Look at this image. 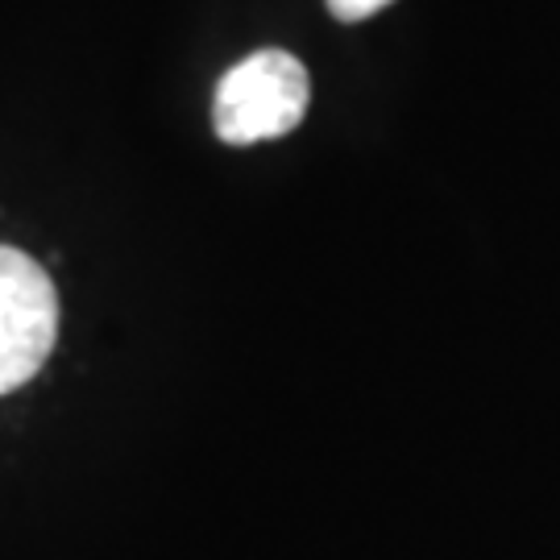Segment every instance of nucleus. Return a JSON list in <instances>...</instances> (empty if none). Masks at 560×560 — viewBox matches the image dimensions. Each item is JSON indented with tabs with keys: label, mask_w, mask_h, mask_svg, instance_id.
I'll return each instance as SVG.
<instances>
[{
	"label": "nucleus",
	"mask_w": 560,
	"mask_h": 560,
	"mask_svg": "<svg viewBox=\"0 0 560 560\" xmlns=\"http://www.w3.org/2000/svg\"><path fill=\"white\" fill-rule=\"evenodd\" d=\"M312 80L287 50H258L224 71L212 101V125L224 145H258L287 138L307 113Z\"/></svg>",
	"instance_id": "1"
},
{
	"label": "nucleus",
	"mask_w": 560,
	"mask_h": 560,
	"mask_svg": "<svg viewBox=\"0 0 560 560\" xmlns=\"http://www.w3.org/2000/svg\"><path fill=\"white\" fill-rule=\"evenodd\" d=\"M59 340V291L42 261L0 245V399L38 378Z\"/></svg>",
	"instance_id": "2"
},
{
	"label": "nucleus",
	"mask_w": 560,
	"mask_h": 560,
	"mask_svg": "<svg viewBox=\"0 0 560 560\" xmlns=\"http://www.w3.org/2000/svg\"><path fill=\"white\" fill-rule=\"evenodd\" d=\"M390 0H328V9H332V18L337 21H365V18H374V13H382Z\"/></svg>",
	"instance_id": "3"
}]
</instances>
